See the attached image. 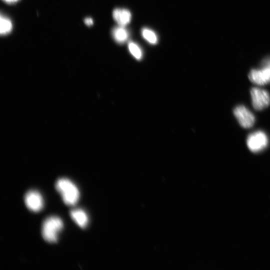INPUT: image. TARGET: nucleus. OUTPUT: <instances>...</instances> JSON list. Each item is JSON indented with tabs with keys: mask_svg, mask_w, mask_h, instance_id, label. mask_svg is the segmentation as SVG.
Listing matches in <instances>:
<instances>
[{
	"mask_svg": "<svg viewBox=\"0 0 270 270\" xmlns=\"http://www.w3.org/2000/svg\"><path fill=\"white\" fill-rule=\"evenodd\" d=\"M55 186L65 204L72 206L78 202L80 198L79 190L70 180L64 178H60L56 180Z\"/></svg>",
	"mask_w": 270,
	"mask_h": 270,
	"instance_id": "f257e3e1",
	"label": "nucleus"
},
{
	"mask_svg": "<svg viewBox=\"0 0 270 270\" xmlns=\"http://www.w3.org/2000/svg\"><path fill=\"white\" fill-rule=\"evenodd\" d=\"M63 227V222L59 217L56 216L48 217L42 224V234L43 238L49 243L56 242L58 234Z\"/></svg>",
	"mask_w": 270,
	"mask_h": 270,
	"instance_id": "f03ea898",
	"label": "nucleus"
},
{
	"mask_svg": "<svg viewBox=\"0 0 270 270\" xmlns=\"http://www.w3.org/2000/svg\"><path fill=\"white\" fill-rule=\"evenodd\" d=\"M250 80L257 85H264L270 82V58L264 61L260 68L252 70L248 74Z\"/></svg>",
	"mask_w": 270,
	"mask_h": 270,
	"instance_id": "7ed1b4c3",
	"label": "nucleus"
},
{
	"mask_svg": "<svg viewBox=\"0 0 270 270\" xmlns=\"http://www.w3.org/2000/svg\"><path fill=\"white\" fill-rule=\"evenodd\" d=\"M246 144L250 151L254 152H258L267 146L268 138L264 132L258 130L248 135L246 140Z\"/></svg>",
	"mask_w": 270,
	"mask_h": 270,
	"instance_id": "20e7f679",
	"label": "nucleus"
},
{
	"mask_svg": "<svg viewBox=\"0 0 270 270\" xmlns=\"http://www.w3.org/2000/svg\"><path fill=\"white\" fill-rule=\"evenodd\" d=\"M250 95L253 107L256 110H262L269 106L270 96L265 90L253 88L250 90Z\"/></svg>",
	"mask_w": 270,
	"mask_h": 270,
	"instance_id": "39448f33",
	"label": "nucleus"
},
{
	"mask_svg": "<svg viewBox=\"0 0 270 270\" xmlns=\"http://www.w3.org/2000/svg\"><path fill=\"white\" fill-rule=\"evenodd\" d=\"M24 200L26 206L33 212H39L44 207L42 196L36 190L28 191L25 194Z\"/></svg>",
	"mask_w": 270,
	"mask_h": 270,
	"instance_id": "423d86ee",
	"label": "nucleus"
},
{
	"mask_svg": "<svg viewBox=\"0 0 270 270\" xmlns=\"http://www.w3.org/2000/svg\"><path fill=\"white\" fill-rule=\"evenodd\" d=\"M234 114L240 125L244 128H250L254 123V114L244 106H236L234 110Z\"/></svg>",
	"mask_w": 270,
	"mask_h": 270,
	"instance_id": "0eeeda50",
	"label": "nucleus"
},
{
	"mask_svg": "<svg viewBox=\"0 0 270 270\" xmlns=\"http://www.w3.org/2000/svg\"><path fill=\"white\" fill-rule=\"evenodd\" d=\"M112 16L119 26H124L130 22L132 14L128 10L117 8L113 10Z\"/></svg>",
	"mask_w": 270,
	"mask_h": 270,
	"instance_id": "6e6552de",
	"label": "nucleus"
},
{
	"mask_svg": "<svg viewBox=\"0 0 270 270\" xmlns=\"http://www.w3.org/2000/svg\"><path fill=\"white\" fill-rule=\"evenodd\" d=\"M70 216L72 220L81 228H85L88 222L86 213L81 208H76L70 211Z\"/></svg>",
	"mask_w": 270,
	"mask_h": 270,
	"instance_id": "1a4fd4ad",
	"label": "nucleus"
},
{
	"mask_svg": "<svg viewBox=\"0 0 270 270\" xmlns=\"http://www.w3.org/2000/svg\"><path fill=\"white\" fill-rule=\"evenodd\" d=\"M112 36L114 40L119 44L124 43L128 37V31L124 28V26H120L113 28Z\"/></svg>",
	"mask_w": 270,
	"mask_h": 270,
	"instance_id": "9d476101",
	"label": "nucleus"
},
{
	"mask_svg": "<svg viewBox=\"0 0 270 270\" xmlns=\"http://www.w3.org/2000/svg\"><path fill=\"white\" fill-rule=\"evenodd\" d=\"M0 32L1 34H6L10 32L12 29L11 21L7 18L0 16Z\"/></svg>",
	"mask_w": 270,
	"mask_h": 270,
	"instance_id": "9b49d317",
	"label": "nucleus"
},
{
	"mask_svg": "<svg viewBox=\"0 0 270 270\" xmlns=\"http://www.w3.org/2000/svg\"><path fill=\"white\" fill-rule=\"evenodd\" d=\"M143 38L151 44H155L158 42V38L156 34L152 30L144 28L142 30Z\"/></svg>",
	"mask_w": 270,
	"mask_h": 270,
	"instance_id": "f8f14e48",
	"label": "nucleus"
},
{
	"mask_svg": "<svg viewBox=\"0 0 270 270\" xmlns=\"http://www.w3.org/2000/svg\"><path fill=\"white\" fill-rule=\"evenodd\" d=\"M128 49L131 54L136 59L140 60L142 57V52L140 47L134 42L128 44Z\"/></svg>",
	"mask_w": 270,
	"mask_h": 270,
	"instance_id": "ddd939ff",
	"label": "nucleus"
},
{
	"mask_svg": "<svg viewBox=\"0 0 270 270\" xmlns=\"http://www.w3.org/2000/svg\"><path fill=\"white\" fill-rule=\"evenodd\" d=\"M84 23L87 26H91L93 24V20H92L90 18H87L84 19Z\"/></svg>",
	"mask_w": 270,
	"mask_h": 270,
	"instance_id": "4468645a",
	"label": "nucleus"
},
{
	"mask_svg": "<svg viewBox=\"0 0 270 270\" xmlns=\"http://www.w3.org/2000/svg\"><path fill=\"white\" fill-rule=\"evenodd\" d=\"M18 0H4V1L8 3H13V2H17Z\"/></svg>",
	"mask_w": 270,
	"mask_h": 270,
	"instance_id": "2eb2a0df",
	"label": "nucleus"
}]
</instances>
